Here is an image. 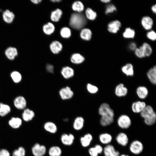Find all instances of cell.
Here are the masks:
<instances>
[{"label":"cell","mask_w":156,"mask_h":156,"mask_svg":"<svg viewBox=\"0 0 156 156\" xmlns=\"http://www.w3.org/2000/svg\"><path fill=\"white\" fill-rule=\"evenodd\" d=\"M129 48L131 51H135L137 48L136 44L134 42H131L129 44Z\"/></svg>","instance_id":"cell-49"},{"label":"cell","mask_w":156,"mask_h":156,"mask_svg":"<svg viewBox=\"0 0 156 156\" xmlns=\"http://www.w3.org/2000/svg\"><path fill=\"white\" fill-rule=\"evenodd\" d=\"M61 73L64 78L69 79L73 76L74 75V71L71 67L66 66L62 68Z\"/></svg>","instance_id":"cell-14"},{"label":"cell","mask_w":156,"mask_h":156,"mask_svg":"<svg viewBox=\"0 0 156 156\" xmlns=\"http://www.w3.org/2000/svg\"><path fill=\"white\" fill-rule=\"evenodd\" d=\"M11 76L14 81L16 83L20 81L22 78L21 76L20 73L16 71L12 72L11 74Z\"/></svg>","instance_id":"cell-43"},{"label":"cell","mask_w":156,"mask_h":156,"mask_svg":"<svg viewBox=\"0 0 156 156\" xmlns=\"http://www.w3.org/2000/svg\"><path fill=\"white\" fill-rule=\"evenodd\" d=\"M62 153L61 148L57 146H51L48 150V154L50 156H61Z\"/></svg>","instance_id":"cell-29"},{"label":"cell","mask_w":156,"mask_h":156,"mask_svg":"<svg viewBox=\"0 0 156 156\" xmlns=\"http://www.w3.org/2000/svg\"><path fill=\"white\" fill-rule=\"evenodd\" d=\"M147 37L150 40L152 41H154L156 39V34L153 30H151L148 31L146 34Z\"/></svg>","instance_id":"cell-46"},{"label":"cell","mask_w":156,"mask_h":156,"mask_svg":"<svg viewBox=\"0 0 156 156\" xmlns=\"http://www.w3.org/2000/svg\"><path fill=\"white\" fill-rule=\"evenodd\" d=\"M60 34L62 37L64 38H68L70 36L71 30L67 27H64L61 29Z\"/></svg>","instance_id":"cell-40"},{"label":"cell","mask_w":156,"mask_h":156,"mask_svg":"<svg viewBox=\"0 0 156 156\" xmlns=\"http://www.w3.org/2000/svg\"><path fill=\"white\" fill-rule=\"evenodd\" d=\"M85 14L87 18L90 20H95L97 16L96 12L90 8H88L86 10Z\"/></svg>","instance_id":"cell-38"},{"label":"cell","mask_w":156,"mask_h":156,"mask_svg":"<svg viewBox=\"0 0 156 156\" xmlns=\"http://www.w3.org/2000/svg\"><path fill=\"white\" fill-rule=\"evenodd\" d=\"M68 119H66V118L65 119H64V120H65V121H67L68 120Z\"/></svg>","instance_id":"cell-55"},{"label":"cell","mask_w":156,"mask_h":156,"mask_svg":"<svg viewBox=\"0 0 156 156\" xmlns=\"http://www.w3.org/2000/svg\"><path fill=\"white\" fill-rule=\"evenodd\" d=\"M26 151L22 146L19 147L18 149L14 150L12 153V156H25Z\"/></svg>","instance_id":"cell-39"},{"label":"cell","mask_w":156,"mask_h":156,"mask_svg":"<svg viewBox=\"0 0 156 156\" xmlns=\"http://www.w3.org/2000/svg\"><path fill=\"white\" fill-rule=\"evenodd\" d=\"M98 112L101 116L100 123L102 126H106L113 122L114 116V112L108 103H102L99 108Z\"/></svg>","instance_id":"cell-1"},{"label":"cell","mask_w":156,"mask_h":156,"mask_svg":"<svg viewBox=\"0 0 156 156\" xmlns=\"http://www.w3.org/2000/svg\"><path fill=\"white\" fill-rule=\"evenodd\" d=\"M14 104L16 108L22 109L25 107L26 105V101L23 97L18 96L15 99L14 101Z\"/></svg>","instance_id":"cell-16"},{"label":"cell","mask_w":156,"mask_h":156,"mask_svg":"<svg viewBox=\"0 0 156 156\" xmlns=\"http://www.w3.org/2000/svg\"><path fill=\"white\" fill-rule=\"evenodd\" d=\"M146 57H148L151 54L152 50L151 46L146 42L144 43L142 45Z\"/></svg>","instance_id":"cell-41"},{"label":"cell","mask_w":156,"mask_h":156,"mask_svg":"<svg viewBox=\"0 0 156 156\" xmlns=\"http://www.w3.org/2000/svg\"><path fill=\"white\" fill-rule=\"evenodd\" d=\"M3 20L6 23H12L15 18L14 14L8 10L4 11L2 14Z\"/></svg>","instance_id":"cell-17"},{"label":"cell","mask_w":156,"mask_h":156,"mask_svg":"<svg viewBox=\"0 0 156 156\" xmlns=\"http://www.w3.org/2000/svg\"><path fill=\"white\" fill-rule=\"evenodd\" d=\"M146 103L144 101H137L133 102L131 105V109L135 113H140L146 106Z\"/></svg>","instance_id":"cell-11"},{"label":"cell","mask_w":156,"mask_h":156,"mask_svg":"<svg viewBox=\"0 0 156 156\" xmlns=\"http://www.w3.org/2000/svg\"><path fill=\"white\" fill-rule=\"evenodd\" d=\"M116 139L117 143L123 146H126L128 142L127 136L123 132L119 133L116 136Z\"/></svg>","instance_id":"cell-20"},{"label":"cell","mask_w":156,"mask_h":156,"mask_svg":"<svg viewBox=\"0 0 156 156\" xmlns=\"http://www.w3.org/2000/svg\"><path fill=\"white\" fill-rule=\"evenodd\" d=\"M122 72L127 76H133L134 74L133 67L131 63H127L121 68Z\"/></svg>","instance_id":"cell-24"},{"label":"cell","mask_w":156,"mask_h":156,"mask_svg":"<svg viewBox=\"0 0 156 156\" xmlns=\"http://www.w3.org/2000/svg\"><path fill=\"white\" fill-rule=\"evenodd\" d=\"M136 93L140 99H144L147 97L148 91L146 87L144 86H139L137 88Z\"/></svg>","instance_id":"cell-23"},{"label":"cell","mask_w":156,"mask_h":156,"mask_svg":"<svg viewBox=\"0 0 156 156\" xmlns=\"http://www.w3.org/2000/svg\"><path fill=\"white\" fill-rule=\"evenodd\" d=\"M105 156H119L120 153L116 151L113 145H107L103 148V151Z\"/></svg>","instance_id":"cell-10"},{"label":"cell","mask_w":156,"mask_h":156,"mask_svg":"<svg viewBox=\"0 0 156 156\" xmlns=\"http://www.w3.org/2000/svg\"><path fill=\"white\" fill-rule=\"evenodd\" d=\"M128 92L127 88L122 83L116 86L115 90V95L119 97L126 96Z\"/></svg>","instance_id":"cell-12"},{"label":"cell","mask_w":156,"mask_h":156,"mask_svg":"<svg viewBox=\"0 0 156 156\" xmlns=\"http://www.w3.org/2000/svg\"><path fill=\"white\" fill-rule=\"evenodd\" d=\"M86 88L88 91L92 94L96 93L98 92L99 90L97 86L90 83L87 84Z\"/></svg>","instance_id":"cell-44"},{"label":"cell","mask_w":156,"mask_h":156,"mask_svg":"<svg viewBox=\"0 0 156 156\" xmlns=\"http://www.w3.org/2000/svg\"><path fill=\"white\" fill-rule=\"evenodd\" d=\"M11 109L8 105L0 103V116H4L8 114L10 112Z\"/></svg>","instance_id":"cell-36"},{"label":"cell","mask_w":156,"mask_h":156,"mask_svg":"<svg viewBox=\"0 0 156 156\" xmlns=\"http://www.w3.org/2000/svg\"><path fill=\"white\" fill-rule=\"evenodd\" d=\"M46 69L49 73H53L54 72V67L52 65L47 64L46 66Z\"/></svg>","instance_id":"cell-48"},{"label":"cell","mask_w":156,"mask_h":156,"mask_svg":"<svg viewBox=\"0 0 156 156\" xmlns=\"http://www.w3.org/2000/svg\"><path fill=\"white\" fill-rule=\"evenodd\" d=\"M46 146L38 143H35L31 148V152L34 156H43L46 153Z\"/></svg>","instance_id":"cell-6"},{"label":"cell","mask_w":156,"mask_h":156,"mask_svg":"<svg viewBox=\"0 0 156 156\" xmlns=\"http://www.w3.org/2000/svg\"><path fill=\"white\" fill-rule=\"evenodd\" d=\"M85 60L83 56L79 53L73 54L70 57L71 62L75 64H79L82 63Z\"/></svg>","instance_id":"cell-30"},{"label":"cell","mask_w":156,"mask_h":156,"mask_svg":"<svg viewBox=\"0 0 156 156\" xmlns=\"http://www.w3.org/2000/svg\"><path fill=\"white\" fill-rule=\"evenodd\" d=\"M141 23L143 27L146 30L151 29L153 26V22L152 19L148 16H144L142 18Z\"/></svg>","instance_id":"cell-13"},{"label":"cell","mask_w":156,"mask_h":156,"mask_svg":"<svg viewBox=\"0 0 156 156\" xmlns=\"http://www.w3.org/2000/svg\"><path fill=\"white\" fill-rule=\"evenodd\" d=\"M144 147L142 143L138 140L133 141L130 144L129 150L133 154L138 155L143 151Z\"/></svg>","instance_id":"cell-5"},{"label":"cell","mask_w":156,"mask_h":156,"mask_svg":"<svg viewBox=\"0 0 156 156\" xmlns=\"http://www.w3.org/2000/svg\"><path fill=\"white\" fill-rule=\"evenodd\" d=\"M101 1L103 3H107L110 2L111 0H102Z\"/></svg>","instance_id":"cell-52"},{"label":"cell","mask_w":156,"mask_h":156,"mask_svg":"<svg viewBox=\"0 0 156 156\" xmlns=\"http://www.w3.org/2000/svg\"><path fill=\"white\" fill-rule=\"evenodd\" d=\"M116 8L115 6L112 4L107 5L106 8L105 13L106 14L112 13L116 11Z\"/></svg>","instance_id":"cell-45"},{"label":"cell","mask_w":156,"mask_h":156,"mask_svg":"<svg viewBox=\"0 0 156 156\" xmlns=\"http://www.w3.org/2000/svg\"><path fill=\"white\" fill-rule=\"evenodd\" d=\"M93 139L92 135L89 133L85 134L80 138V142L81 146L84 147L89 146Z\"/></svg>","instance_id":"cell-21"},{"label":"cell","mask_w":156,"mask_h":156,"mask_svg":"<svg viewBox=\"0 0 156 156\" xmlns=\"http://www.w3.org/2000/svg\"><path fill=\"white\" fill-rule=\"evenodd\" d=\"M119 156H129V155H126L125 154H123L120 155H119Z\"/></svg>","instance_id":"cell-54"},{"label":"cell","mask_w":156,"mask_h":156,"mask_svg":"<svg viewBox=\"0 0 156 156\" xmlns=\"http://www.w3.org/2000/svg\"><path fill=\"white\" fill-rule=\"evenodd\" d=\"M8 124L13 129H18L22 125V120L19 118L12 117L9 121Z\"/></svg>","instance_id":"cell-27"},{"label":"cell","mask_w":156,"mask_h":156,"mask_svg":"<svg viewBox=\"0 0 156 156\" xmlns=\"http://www.w3.org/2000/svg\"><path fill=\"white\" fill-rule=\"evenodd\" d=\"M31 1L34 4H38L40 3L42 1L41 0H32Z\"/></svg>","instance_id":"cell-51"},{"label":"cell","mask_w":156,"mask_h":156,"mask_svg":"<svg viewBox=\"0 0 156 156\" xmlns=\"http://www.w3.org/2000/svg\"><path fill=\"white\" fill-rule=\"evenodd\" d=\"M156 5L155 4L153 5L151 8V9L152 11L155 14L156 12Z\"/></svg>","instance_id":"cell-50"},{"label":"cell","mask_w":156,"mask_h":156,"mask_svg":"<svg viewBox=\"0 0 156 156\" xmlns=\"http://www.w3.org/2000/svg\"><path fill=\"white\" fill-rule=\"evenodd\" d=\"M84 120L82 116H79L76 117L75 119L73 124V127L76 131L81 129L83 127Z\"/></svg>","instance_id":"cell-18"},{"label":"cell","mask_w":156,"mask_h":156,"mask_svg":"<svg viewBox=\"0 0 156 156\" xmlns=\"http://www.w3.org/2000/svg\"><path fill=\"white\" fill-rule=\"evenodd\" d=\"M52 2H57L61 1L60 0H52L51 1Z\"/></svg>","instance_id":"cell-53"},{"label":"cell","mask_w":156,"mask_h":156,"mask_svg":"<svg viewBox=\"0 0 156 156\" xmlns=\"http://www.w3.org/2000/svg\"><path fill=\"white\" fill-rule=\"evenodd\" d=\"M43 127L45 130L52 134L55 133L57 130V128L56 125L51 121L46 122L44 125Z\"/></svg>","instance_id":"cell-19"},{"label":"cell","mask_w":156,"mask_h":156,"mask_svg":"<svg viewBox=\"0 0 156 156\" xmlns=\"http://www.w3.org/2000/svg\"><path fill=\"white\" fill-rule=\"evenodd\" d=\"M103 149L101 145L97 144L89 148L88 152L90 156H98L99 154L103 153Z\"/></svg>","instance_id":"cell-26"},{"label":"cell","mask_w":156,"mask_h":156,"mask_svg":"<svg viewBox=\"0 0 156 156\" xmlns=\"http://www.w3.org/2000/svg\"><path fill=\"white\" fill-rule=\"evenodd\" d=\"M135 31L129 27L126 28L122 34L123 37L126 38H133L135 36Z\"/></svg>","instance_id":"cell-37"},{"label":"cell","mask_w":156,"mask_h":156,"mask_svg":"<svg viewBox=\"0 0 156 156\" xmlns=\"http://www.w3.org/2000/svg\"><path fill=\"white\" fill-rule=\"evenodd\" d=\"M60 96L63 100L71 99L74 95V92L70 87L67 86L61 88L59 91Z\"/></svg>","instance_id":"cell-7"},{"label":"cell","mask_w":156,"mask_h":156,"mask_svg":"<svg viewBox=\"0 0 156 156\" xmlns=\"http://www.w3.org/2000/svg\"><path fill=\"white\" fill-rule=\"evenodd\" d=\"M72 8L74 11L79 13L83 11L84 9L83 3L79 1L74 2L72 5Z\"/></svg>","instance_id":"cell-35"},{"label":"cell","mask_w":156,"mask_h":156,"mask_svg":"<svg viewBox=\"0 0 156 156\" xmlns=\"http://www.w3.org/2000/svg\"><path fill=\"white\" fill-rule=\"evenodd\" d=\"M121 26V23L119 21L114 20L108 23L107 25V29L109 32L115 34L119 30Z\"/></svg>","instance_id":"cell-9"},{"label":"cell","mask_w":156,"mask_h":156,"mask_svg":"<svg viewBox=\"0 0 156 156\" xmlns=\"http://www.w3.org/2000/svg\"><path fill=\"white\" fill-rule=\"evenodd\" d=\"M0 156H10V154L7 150L2 148L0 150Z\"/></svg>","instance_id":"cell-47"},{"label":"cell","mask_w":156,"mask_h":156,"mask_svg":"<svg viewBox=\"0 0 156 156\" xmlns=\"http://www.w3.org/2000/svg\"><path fill=\"white\" fill-rule=\"evenodd\" d=\"M135 55L138 58H143L146 57L145 54L142 46L137 48L135 50Z\"/></svg>","instance_id":"cell-42"},{"label":"cell","mask_w":156,"mask_h":156,"mask_svg":"<svg viewBox=\"0 0 156 156\" xmlns=\"http://www.w3.org/2000/svg\"><path fill=\"white\" fill-rule=\"evenodd\" d=\"M35 116V113L32 110L29 109H25L22 115L23 120L26 122L31 120Z\"/></svg>","instance_id":"cell-28"},{"label":"cell","mask_w":156,"mask_h":156,"mask_svg":"<svg viewBox=\"0 0 156 156\" xmlns=\"http://www.w3.org/2000/svg\"><path fill=\"white\" fill-rule=\"evenodd\" d=\"M60 139L62 143L64 145L71 146L74 142L75 137L72 134L64 133L61 135Z\"/></svg>","instance_id":"cell-8"},{"label":"cell","mask_w":156,"mask_h":156,"mask_svg":"<svg viewBox=\"0 0 156 156\" xmlns=\"http://www.w3.org/2000/svg\"><path fill=\"white\" fill-rule=\"evenodd\" d=\"M86 23L84 16L79 13H74L71 16L69 24L73 28L79 29L84 27Z\"/></svg>","instance_id":"cell-3"},{"label":"cell","mask_w":156,"mask_h":156,"mask_svg":"<svg viewBox=\"0 0 156 156\" xmlns=\"http://www.w3.org/2000/svg\"><path fill=\"white\" fill-rule=\"evenodd\" d=\"M112 139V136L107 133H103L99 136V139L103 144H107L111 142Z\"/></svg>","instance_id":"cell-31"},{"label":"cell","mask_w":156,"mask_h":156,"mask_svg":"<svg viewBox=\"0 0 156 156\" xmlns=\"http://www.w3.org/2000/svg\"><path fill=\"white\" fill-rule=\"evenodd\" d=\"M117 122L118 126L123 129L128 128L131 123L130 118L125 114H122L119 116Z\"/></svg>","instance_id":"cell-4"},{"label":"cell","mask_w":156,"mask_h":156,"mask_svg":"<svg viewBox=\"0 0 156 156\" xmlns=\"http://www.w3.org/2000/svg\"><path fill=\"white\" fill-rule=\"evenodd\" d=\"M147 75L150 82L153 85L156 83V66H154L147 73Z\"/></svg>","instance_id":"cell-25"},{"label":"cell","mask_w":156,"mask_h":156,"mask_svg":"<svg viewBox=\"0 0 156 156\" xmlns=\"http://www.w3.org/2000/svg\"><path fill=\"white\" fill-rule=\"evenodd\" d=\"M142 117L144 119V123L146 125L151 126L154 125L156 121V114L152 107L146 105L140 113Z\"/></svg>","instance_id":"cell-2"},{"label":"cell","mask_w":156,"mask_h":156,"mask_svg":"<svg viewBox=\"0 0 156 156\" xmlns=\"http://www.w3.org/2000/svg\"><path fill=\"white\" fill-rule=\"evenodd\" d=\"M55 27L53 24L51 22H48L44 25L43 27L44 32L47 35H49L54 31Z\"/></svg>","instance_id":"cell-34"},{"label":"cell","mask_w":156,"mask_h":156,"mask_svg":"<svg viewBox=\"0 0 156 156\" xmlns=\"http://www.w3.org/2000/svg\"><path fill=\"white\" fill-rule=\"evenodd\" d=\"M5 53L8 59L13 60L18 55V52L16 48L10 47L6 49L5 51Z\"/></svg>","instance_id":"cell-15"},{"label":"cell","mask_w":156,"mask_h":156,"mask_svg":"<svg viewBox=\"0 0 156 156\" xmlns=\"http://www.w3.org/2000/svg\"><path fill=\"white\" fill-rule=\"evenodd\" d=\"M62 14V12L61 10L58 8L57 9L51 12V19L53 21L57 22L61 18Z\"/></svg>","instance_id":"cell-33"},{"label":"cell","mask_w":156,"mask_h":156,"mask_svg":"<svg viewBox=\"0 0 156 156\" xmlns=\"http://www.w3.org/2000/svg\"><path fill=\"white\" fill-rule=\"evenodd\" d=\"M50 48L51 52L54 54H57L61 51L62 49V44L59 41H53L50 45Z\"/></svg>","instance_id":"cell-22"},{"label":"cell","mask_w":156,"mask_h":156,"mask_svg":"<svg viewBox=\"0 0 156 156\" xmlns=\"http://www.w3.org/2000/svg\"><path fill=\"white\" fill-rule=\"evenodd\" d=\"M92 35V31L88 28L83 29L81 30L80 33L81 38L85 40H90L91 38Z\"/></svg>","instance_id":"cell-32"}]
</instances>
